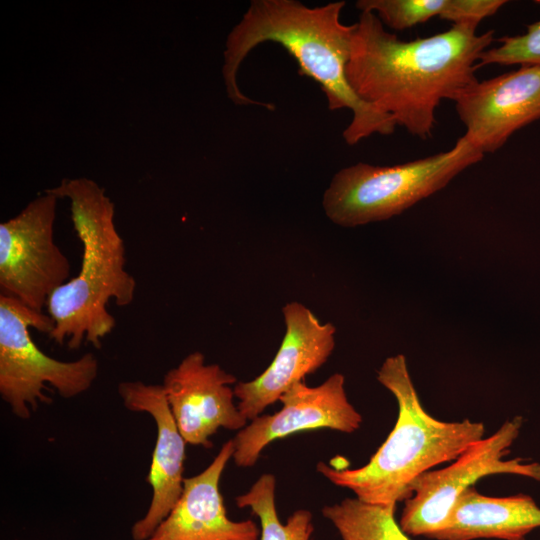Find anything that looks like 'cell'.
Here are the masks:
<instances>
[{
  "label": "cell",
  "instance_id": "cell-8",
  "mask_svg": "<svg viewBox=\"0 0 540 540\" xmlns=\"http://www.w3.org/2000/svg\"><path fill=\"white\" fill-rule=\"evenodd\" d=\"M57 200L45 190L0 224V294L39 312L71 279L70 261L54 241Z\"/></svg>",
  "mask_w": 540,
  "mask_h": 540
},
{
  "label": "cell",
  "instance_id": "cell-1",
  "mask_svg": "<svg viewBox=\"0 0 540 540\" xmlns=\"http://www.w3.org/2000/svg\"><path fill=\"white\" fill-rule=\"evenodd\" d=\"M477 26L453 24L448 31L403 41L374 13L361 12L354 23L347 80L364 102L426 140L440 102L454 100L477 81L476 62L494 40V30L478 35Z\"/></svg>",
  "mask_w": 540,
  "mask_h": 540
},
{
  "label": "cell",
  "instance_id": "cell-17",
  "mask_svg": "<svg viewBox=\"0 0 540 540\" xmlns=\"http://www.w3.org/2000/svg\"><path fill=\"white\" fill-rule=\"evenodd\" d=\"M275 494V476L264 473L247 492L235 498V503L239 508H249L259 519V540H311L314 532L312 513L298 509L283 524L278 516Z\"/></svg>",
  "mask_w": 540,
  "mask_h": 540
},
{
  "label": "cell",
  "instance_id": "cell-3",
  "mask_svg": "<svg viewBox=\"0 0 540 540\" xmlns=\"http://www.w3.org/2000/svg\"><path fill=\"white\" fill-rule=\"evenodd\" d=\"M46 191L70 200L72 223L83 248L78 274L47 302L54 323L49 337L69 349L83 343L99 349L116 325L107 309L109 302L128 306L136 290V281L125 267V244L114 223V203L88 178L63 179Z\"/></svg>",
  "mask_w": 540,
  "mask_h": 540
},
{
  "label": "cell",
  "instance_id": "cell-16",
  "mask_svg": "<svg viewBox=\"0 0 540 540\" xmlns=\"http://www.w3.org/2000/svg\"><path fill=\"white\" fill-rule=\"evenodd\" d=\"M395 509L355 497L326 505L321 512L342 540H411L397 523Z\"/></svg>",
  "mask_w": 540,
  "mask_h": 540
},
{
  "label": "cell",
  "instance_id": "cell-2",
  "mask_svg": "<svg viewBox=\"0 0 540 540\" xmlns=\"http://www.w3.org/2000/svg\"><path fill=\"white\" fill-rule=\"evenodd\" d=\"M345 1L308 7L296 0H253L227 36L222 74L229 99L237 105H261L238 87V69L251 50L266 41L281 45L298 64V73L322 89L329 110L349 109L352 120L343 131L348 145L372 134L389 135L396 124L390 116L364 102L351 88L346 66L354 24L342 23Z\"/></svg>",
  "mask_w": 540,
  "mask_h": 540
},
{
  "label": "cell",
  "instance_id": "cell-13",
  "mask_svg": "<svg viewBox=\"0 0 540 540\" xmlns=\"http://www.w3.org/2000/svg\"><path fill=\"white\" fill-rule=\"evenodd\" d=\"M118 393L133 412L149 414L156 426V441L147 476L152 498L144 516L131 527L133 540H147L180 498L184 485L186 441L178 430L162 385L123 381Z\"/></svg>",
  "mask_w": 540,
  "mask_h": 540
},
{
  "label": "cell",
  "instance_id": "cell-6",
  "mask_svg": "<svg viewBox=\"0 0 540 540\" xmlns=\"http://www.w3.org/2000/svg\"><path fill=\"white\" fill-rule=\"evenodd\" d=\"M30 328L50 335L54 323L48 314L0 294V395L20 419H28L41 403L51 402L45 393L49 386L70 399L86 392L99 370L92 353L73 361L45 354L33 341Z\"/></svg>",
  "mask_w": 540,
  "mask_h": 540
},
{
  "label": "cell",
  "instance_id": "cell-20",
  "mask_svg": "<svg viewBox=\"0 0 540 540\" xmlns=\"http://www.w3.org/2000/svg\"><path fill=\"white\" fill-rule=\"evenodd\" d=\"M506 3L504 0H449L446 10L439 18L453 24L478 25L481 20L494 15Z\"/></svg>",
  "mask_w": 540,
  "mask_h": 540
},
{
  "label": "cell",
  "instance_id": "cell-22",
  "mask_svg": "<svg viewBox=\"0 0 540 540\" xmlns=\"http://www.w3.org/2000/svg\"><path fill=\"white\" fill-rule=\"evenodd\" d=\"M520 540H525V538H524V539H520Z\"/></svg>",
  "mask_w": 540,
  "mask_h": 540
},
{
  "label": "cell",
  "instance_id": "cell-10",
  "mask_svg": "<svg viewBox=\"0 0 540 540\" xmlns=\"http://www.w3.org/2000/svg\"><path fill=\"white\" fill-rule=\"evenodd\" d=\"M236 377L194 351L171 368L161 384L172 416L186 443L210 448L220 428L239 431L248 424L234 399Z\"/></svg>",
  "mask_w": 540,
  "mask_h": 540
},
{
  "label": "cell",
  "instance_id": "cell-7",
  "mask_svg": "<svg viewBox=\"0 0 540 540\" xmlns=\"http://www.w3.org/2000/svg\"><path fill=\"white\" fill-rule=\"evenodd\" d=\"M522 426L523 417L514 416L491 436L471 444L449 466L418 477L412 484V496L405 501L401 529L407 535L432 538L447 524L459 496L485 476L512 474L540 482L539 462L504 459Z\"/></svg>",
  "mask_w": 540,
  "mask_h": 540
},
{
  "label": "cell",
  "instance_id": "cell-15",
  "mask_svg": "<svg viewBox=\"0 0 540 540\" xmlns=\"http://www.w3.org/2000/svg\"><path fill=\"white\" fill-rule=\"evenodd\" d=\"M540 527V507L526 494L490 497L474 487L457 499L445 527L431 539L520 540Z\"/></svg>",
  "mask_w": 540,
  "mask_h": 540
},
{
  "label": "cell",
  "instance_id": "cell-19",
  "mask_svg": "<svg viewBox=\"0 0 540 540\" xmlns=\"http://www.w3.org/2000/svg\"><path fill=\"white\" fill-rule=\"evenodd\" d=\"M498 42L497 47L482 52L477 68L489 64L540 66V20L530 24L526 33L504 36Z\"/></svg>",
  "mask_w": 540,
  "mask_h": 540
},
{
  "label": "cell",
  "instance_id": "cell-11",
  "mask_svg": "<svg viewBox=\"0 0 540 540\" xmlns=\"http://www.w3.org/2000/svg\"><path fill=\"white\" fill-rule=\"evenodd\" d=\"M285 333L270 365L256 378L234 385L240 413L251 421L293 385L323 366L335 348L336 328L321 323L300 302L287 303L283 309Z\"/></svg>",
  "mask_w": 540,
  "mask_h": 540
},
{
  "label": "cell",
  "instance_id": "cell-4",
  "mask_svg": "<svg viewBox=\"0 0 540 540\" xmlns=\"http://www.w3.org/2000/svg\"><path fill=\"white\" fill-rule=\"evenodd\" d=\"M377 380L396 399L394 428L359 468H337L324 462L317 472L332 484L350 490L357 499L380 506H395L412 496V484L425 472L457 459L483 438L485 426L465 419L444 422L422 406L404 355L390 356L380 366Z\"/></svg>",
  "mask_w": 540,
  "mask_h": 540
},
{
  "label": "cell",
  "instance_id": "cell-9",
  "mask_svg": "<svg viewBox=\"0 0 540 540\" xmlns=\"http://www.w3.org/2000/svg\"><path fill=\"white\" fill-rule=\"evenodd\" d=\"M279 401V411L256 417L233 437L236 466H254L269 444L289 435L317 429L353 433L362 423L361 414L348 400L341 373L332 374L315 387L299 382Z\"/></svg>",
  "mask_w": 540,
  "mask_h": 540
},
{
  "label": "cell",
  "instance_id": "cell-18",
  "mask_svg": "<svg viewBox=\"0 0 540 540\" xmlns=\"http://www.w3.org/2000/svg\"><path fill=\"white\" fill-rule=\"evenodd\" d=\"M448 4L449 0H359L356 7L374 13L383 25L401 31L440 17Z\"/></svg>",
  "mask_w": 540,
  "mask_h": 540
},
{
  "label": "cell",
  "instance_id": "cell-12",
  "mask_svg": "<svg viewBox=\"0 0 540 540\" xmlns=\"http://www.w3.org/2000/svg\"><path fill=\"white\" fill-rule=\"evenodd\" d=\"M463 135L483 154L494 153L522 127L540 119V66H521L475 81L453 100Z\"/></svg>",
  "mask_w": 540,
  "mask_h": 540
},
{
  "label": "cell",
  "instance_id": "cell-14",
  "mask_svg": "<svg viewBox=\"0 0 540 540\" xmlns=\"http://www.w3.org/2000/svg\"><path fill=\"white\" fill-rule=\"evenodd\" d=\"M233 453L230 439L203 471L184 479L177 503L147 540H259L260 528L253 520L228 517L220 492V480Z\"/></svg>",
  "mask_w": 540,
  "mask_h": 540
},
{
  "label": "cell",
  "instance_id": "cell-21",
  "mask_svg": "<svg viewBox=\"0 0 540 540\" xmlns=\"http://www.w3.org/2000/svg\"><path fill=\"white\" fill-rule=\"evenodd\" d=\"M536 3L540 5V1H536Z\"/></svg>",
  "mask_w": 540,
  "mask_h": 540
},
{
  "label": "cell",
  "instance_id": "cell-5",
  "mask_svg": "<svg viewBox=\"0 0 540 540\" xmlns=\"http://www.w3.org/2000/svg\"><path fill=\"white\" fill-rule=\"evenodd\" d=\"M483 156L462 136L448 151L417 160L391 166L359 162L333 176L322 206L342 227L384 221L440 191Z\"/></svg>",
  "mask_w": 540,
  "mask_h": 540
}]
</instances>
